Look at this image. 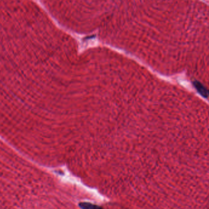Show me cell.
I'll return each mask as SVG.
<instances>
[{
	"mask_svg": "<svg viewBox=\"0 0 209 209\" xmlns=\"http://www.w3.org/2000/svg\"><path fill=\"white\" fill-rule=\"evenodd\" d=\"M79 206L82 209H103L101 206L90 202H81L79 204Z\"/></svg>",
	"mask_w": 209,
	"mask_h": 209,
	"instance_id": "obj_1",
	"label": "cell"
},
{
	"mask_svg": "<svg viewBox=\"0 0 209 209\" xmlns=\"http://www.w3.org/2000/svg\"><path fill=\"white\" fill-rule=\"evenodd\" d=\"M194 85L196 87V88H197V90H198V91L204 97L207 98L208 96V91L206 90V88L199 82H195L194 83Z\"/></svg>",
	"mask_w": 209,
	"mask_h": 209,
	"instance_id": "obj_2",
	"label": "cell"
}]
</instances>
